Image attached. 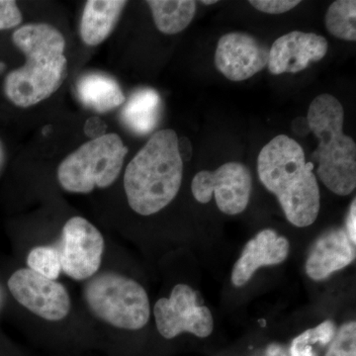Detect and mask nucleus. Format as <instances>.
Instances as JSON below:
<instances>
[{
  "label": "nucleus",
  "instance_id": "obj_15",
  "mask_svg": "<svg viewBox=\"0 0 356 356\" xmlns=\"http://www.w3.org/2000/svg\"><path fill=\"white\" fill-rule=\"evenodd\" d=\"M127 1L89 0L81 16V39L88 46H97L108 38L120 18Z\"/></svg>",
  "mask_w": 356,
  "mask_h": 356
},
{
  "label": "nucleus",
  "instance_id": "obj_23",
  "mask_svg": "<svg viewBox=\"0 0 356 356\" xmlns=\"http://www.w3.org/2000/svg\"><path fill=\"white\" fill-rule=\"evenodd\" d=\"M22 20V13L16 1L0 0V31L17 27Z\"/></svg>",
  "mask_w": 356,
  "mask_h": 356
},
{
  "label": "nucleus",
  "instance_id": "obj_22",
  "mask_svg": "<svg viewBox=\"0 0 356 356\" xmlns=\"http://www.w3.org/2000/svg\"><path fill=\"white\" fill-rule=\"evenodd\" d=\"M325 356H356V323H346L339 327Z\"/></svg>",
  "mask_w": 356,
  "mask_h": 356
},
{
  "label": "nucleus",
  "instance_id": "obj_17",
  "mask_svg": "<svg viewBox=\"0 0 356 356\" xmlns=\"http://www.w3.org/2000/svg\"><path fill=\"white\" fill-rule=\"evenodd\" d=\"M161 99L156 90L143 88L135 91L124 105L121 119L124 125L138 135H147L158 126Z\"/></svg>",
  "mask_w": 356,
  "mask_h": 356
},
{
  "label": "nucleus",
  "instance_id": "obj_7",
  "mask_svg": "<svg viewBox=\"0 0 356 356\" xmlns=\"http://www.w3.org/2000/svg\"><path fill=\"white\" fill-rule=\"evenodd\" d=\"M191 191L199 203L210 202L214 195L221 212L238 215L250 202L252 175L242 163H227L215 172H199L192 179Z\"/></svg>",
  "mask_w": 356,
  "mask_h": 356
},
{
  "label": "nucleus",
  "instance_id": "obj_4",
  "mask_svg": "<svg viewBox=\"0 0 356 356\" xmlns=\"http://www.w3.org/2000/svg\"><path fill=\"white\" fill-rule=\"evenodd\" d=\"M306 118L318 140L312 154L318 163V179L337 195H350L356 187V145L343 134V105L331 95H318L311 102Z\"/></svg>",
  "mask_w": 356,
  "mask_h": 356
},
{
  "label": "nucleus",
  "instance_id": "obj_31",
  "mask_svg": "<svg viewBox=\"0 0 356 356\" xmlns=\"http://www.w3.org/2000/svg\"><path fill=\"white\" fill-rule=\"evenodd\" d=\"M202 2L203 4H205V6H211V4H215L217 3V0H208V1H206V0H203Z\"/></svg>",
  "mask_w": 356,
  "mask_h": 356
},
{
  "label": "nucleus",
  "instance_id": "obj_6",
  "mask_svg": "<svg viewBox=\"0 0 356 356\" xmlns=\"http://www.w3.org/2000/svg\"><path fill=\"white\" fill-rule=\"evenodd\" d=\"M89 310L107 324L119 329H142L151 315L146 290L137 281L117 273H102L84 288Z\"/></svg>",
  "mask_w": 356,
  "mask_h": 356
},
{
  "label": "nucleus",
  "instance_id": "obj_25",
  "mask_svg": "<svg viewBox=\"0 0 356 356\" xmlns=\"http://www.w3.org/2000/svg\"><path fill=\"white\" fill-rule=\"evenodd\" d=\"M107 126L105 125L104 122L99 118V117H91L86 121L84 125V133L90 139H97V138L102 137L105 135Z\"/></svg>",
  "mask_w": 356,
  "mask_h": 356
},
{
  "label": "nucleus",
  "instance_id": "obj_8",
  "mask_svg": "<svg viewBox=\"0 0 356 356\" xmlns=\"http://www.w3.org/2000/svg\"><path fill=\"white\" fill-rule=\"evenodd\" d=\"M154 315L159 334L166 339H175L182 332L207 337L214 327L211 311L197 305L196 293L186 284L175 285L170 298L159 299Z\"/></svg>",
  "mask_w": 356,
  "mask_h": 356
},
{
  "label": "nucleus",
  "instance_id": "obj_14",
  "mask_svg": "<svg viewBox=\"0 0 356 356\" xmlns=\"http://www.w3.org/2000/svg\"><path fill=\"white\" fill-rule=\"evenodd\" d=\"M355 245L343 228L332 229L320 236L307 259L305 268L309 277L324 280L350 266L355 259Z\"/></svg>",
  "mask_w": 356,
  "mask_h": 356
},
{
  "label": "nucleus",
  "instance_id": "obj_3",
  "mask_svg": "<svg viewBox=\"0 0 356 356\" xmlns=\"http://www.w3.org/2000/svg\"><path fill=\"white\" fill-rule=\"evenodd\" d=\"M182 175L177 133L158 131L126 168L124 187L129 205L142 216L156 214L177 197Z\"/></svg>",
  "mask_w": 356,
  "mask_h": 356
},
{
  "label": "nucleus",
  "instance_id": "obj_16",
  "mask_svg": "<svg viewBox=\"0 0 356 356\" xmlns=\"http://www.w3.org/2000/svg\"><path fill=\"white\" fill-rule=\"evenodd\" d=\"M77 95L84 106L106 113L126 102V97L113 77L102 74H88L76 84Z\"/></svg>",
  "mask_w": 356,
  "mask_h": 356
},
{
  "label": "nucleus",
  "instance_id": "obj_11",
  "mask_svg": "<svg viewBox=\"0 0 356 356\" xmlns=\"http://www.w3.org/2000/svg\"><path fill=\"white\" fill-rule=\"evenodd\" d=\"M269 50L245 33H229L218 42L215 65L232 81L250 79L266 67Z\"/></svg>",
  "mask_w": 356,
  "mask_h": 356
},
{
  "label": "nucleus",
  "instance_id": "obj_27",
  "mask_svg": "<svg viewBox=\"0 0 356 356\" xmlns=\"http://www.w3.org/2000/svg\"><path fill=\"white\" fill-rule=\"evenodd\" d=\"M292 130L293 132L300 136V137H304V136L311 133L308 120H307L305 117H298V118L295 119L292 122Z\"/></svg>",
  "mask_w": 356,
  "mask_h": 356
},
{
  "label": "nucleus",
  "instance_id": "obj_24",
  "mask_svg": "<svg viewBox=\"0 0 356 356\" xmlns=\"http://www.w3.org/2000/svg\"><path fill=\"white\" fill-rule=\"evenodd\" d=\"M300 2L298 0H250V4L261 13L282 14L295 8Z\"/></svg>",
  "mask_w": 356,
  "mask_h": 356
},
{
  "label": "nucleus",
  "instance_id": "obj_18",
  "mask_svg": "<svg viewBox=\"0 0 356 356\" xmlns=\"http://www.w3.org/2000/svg\"><path fill=\"white\" fill-rule=\"evenodd\" d=\"M147 4L156 28L168 35L184 31L195 15L196 2L192 0H149Z\"/></svg>",
  "mask_w": 356,
  "mask_h": 356
},
{
  "label": "nucleus",
  "instance_id": "obj_1",
  "mask_svg": "<svg viewBox=\"0 0 356 356\" xmlns=\"http://www.w3.org/2000/svg\"><path fill=\"white\" fill-rule=\"evenodd\" d=\"M13 41L24 54L26 63L7 74L4 95L15 106L28 108L50 97L64 83L65 40L54 26L34 23L15 30Z\"/></svg>",
  "mask_w": 356,
  "mask_h": 356
},
{
  "label": "nucleus",
  "instance_id": "obj_10",
  "mask_svg": "<svg viewBox=\"0 0 356 356\" xmlns=\"http://www.w3.org/2000/svg\"><path fill=\"white\" fill-rule=\"evenodd\" d=\"M8 288L18 303L44 320L58 322L70 313L72 304L64 285L31 269L15 271L9 278Z\"/></svg>",
  "mask_w": 356,
  "mask_h": 356
},
{
  "label": "nucleus",
  "instance_id": "obj_28",
  "mask_svg": "<svg viewBox=\"0 0 356 356\" xmlns=\"http://www.w3.org/2000/svg\"><path fill=\"white\" fill-rule=\"evenodd\" d=\"M178 152H179L180 158L182 161H188L192 156V145L191 140L187 138L178 139Z\"/></svg>",
  "mask_w": 356,
  "mask_h": 356
},
{
  "label": "nucleus",
  "instance_id": "obj_26",
  "mask_svg": "<svg viewBox=\"0 0 356 356\" xmlns=\"http://www.w3.org/2000/svg\"><path fill=\"white\" fill-rule=\"evenodd\" d=\"M346 233L350 236V240L356 243V203L355 199H353L351 203L350 211H348V218H346Z\"/></svg>",
  "mask_w": 356,
  "mask_h": 356
},
{
  "label": "nucleus",
  "instance_id": "obj_30",
  "mask_svg": "<svg viewBox=\"0 0 356 356\" xmlns=\"http://www.w3.org/2000/svg\"><path fill=\"white\" fill-rule=\"evenodd\" d=\"M6 161V152L4 147L3 143L0 140V175H1L2 170H3L4 165Z\"/></svg>",
  "mask_w": 356,
  "mask_h": 356
},
{
  "label": "nucleus",
  "instance_id": "obj_20",
  "mask_svg": "<svg viewBox=\"0 0 356 356\" xmlns=\"http://www.w3.org/2000/svg\"><path fill=\"white\" fill-rule=\"evenodd\" d=\"M336 325L332 321H325L324 323L307 330L300 336L295 337L290 348L291 356H315L312 346L321 343L323 346L331 343L336 336Z\"/></svg>",
  "mask_w": 356,
  "mask_h": 356
},
{
  "label": "nucleus",
  "instance_id": "obj_29",
  "mask_svg": "<svg viewBox=\"0 0 356 356\" xmlns=\"http://www.w3.org/2000/svg\"><path fill=\"white\" fill-rule=\"evenodd\" d=\"M266 356H288L286 351L280 344H270L267 348Z\"/></svg>",
  "mask_w": 356,
  "mask_h": 356
},
{
  "label": "nucleus",
  "instance_id": "obj_12",
  "mask_svg": "<svg viewBox=\"0 0 356 356\" xmlns=\"http://www.w3.org/2000/svg\"><path fill=\"white\" fill-rule=\"evenodd\" d=\"M327 39L315 33L293 31L280 37L269 50V72L274 76L297 74L327 55Z\"/></svg>",
  "mask_w": 356,
  "mask_h": 356
},
{
  "label": "nucleus",
  "instance_id": "obj_13",
  "mask_svg": "<svg viewBox=\"0 0 356 356\" xmlns=\"http://www.w3.org/2000/svg\"><path fill=\"white\" fill-rule=\"evenodd\" d=\"M289 250L290 243L284 236H278L270 229L259 232L248 242L240 259L234 266L232 283L236 287L243 286L252 280L257 269L284 261Z\"/></svg>",
  "mask_w": 356,
  "mask_h": 356
},
{
  "label": "nucleus",
  "instance_id": "obj_2",
  "mask_svg": "<svg viewBox=\"0 0 356 356\" xmlns=\"http://www.w3.org/2000/svg\"><path fill=\"white\" fill-rule=\"evenodd\" d=\"M313 170L302 147L285 135L273 138L257 158L261 184L277 197L288 221L299 228L311 226L320 212V188Z\"/></svg>",
  "mask_w": 356,
  "mask_h": 356
},
{
  "label": "nucleus",
  "instance_id": "obj_9",
  "mask_svg": "<svg viewBox=\"0 0 356 356\" xmlns=\"http://www.w3.org/2000/svg\"><path fill=\"white\" fill-rule=\"evenodd\" d=\"M58 250L62 270L72 280H86L102 266L104 238L88 220L72 217L63 229Z\"/></svg>",
  "mask_w": 356,
  "mask_h": 356
},
{
  "label": "nucleus",
  "instance_id": "obj_19",
  "mask_svg": "<svg viewBox=\"0 0 356 356\" xmlns=\"http://www.w3.org/2000/svg\"><path fill=\"white\" fill-rule=\"evenodd\" d=\"M327 31L344 41H356V1L337 0L332 2L325 14Z\"/></svg>",
  "mask_w": 356,
  "mask_h": 356
},
{
  "label": "nucleus",
  "instance_id": "obj_5",
  "mask_svg": "<svg viewBox=\"0 0 356 356\" xmlns=\"http://www.w3.org/2000/svg\"><path fill=\"white\" fill-rule=\"evenodd\" d=\"M128 154L117 134H105L88 140L70 154L58 168V180L65 191L89 193L107 188L116 181Z\"/></svg>",
  "mask_w": 356,
  "mask_h": 356
},
{
  "label": "nucleus",
  "instance_id": "obj_21",
  "mask_svg": "<svg viewBox=\"0 0 356 356\" xmlns=\"http://www.w3.org/2000/svg\"><path fill=\"white\" fill-rule=\"evenodd\" d=\"M29 269L51 280H57L62 271L58 248L42 245L33 248L27 257Z\"/></svg>",
  "mask_w": 356,
  "mask_h": 356
}]
</instances>
